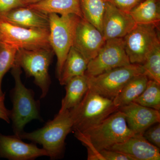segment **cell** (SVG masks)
Listing matches in <instances>:
<instances>
[{"mask_svg": "<svg viewBox=\"0 0 160 160\" xmlns=\"http://www.w3.org/2000/svg\"><path fill=\"white\" fill-rule=\"evenodd\" d=\"M0 19L28 29H49V14L28 6L12 9Z\"/></svg>", "mask_w": 160, "mask_h": 160, "instance_id": "cell-16", "label": "cell"}, {"mask_svg": "<svg viewBox=\"0 0 160 160\" xmlns=\"http://www.w3.org/2000/svg\"><path fill=\"white\" fill-rule=\"evenodd\" d=\"M133 102L141 106L160 111V83L149 79L146 89Z\"/></svg>", "mask_w": 160, "mask_h": 160, "instance_id": "cell-23", "label": "cell"}, {"mask_svg": "<svg viewBox=\"0 0 160 160\" xmlns=\"http://www.w3.org/2000/svg\"><path fill=\"white\" fill-rule=\"evenodd\" d=\"M130 64L123 38L112 39L106 41L98 54L89 61L85 75L96 76Z\"/></svg>", "mask_w": 160, "mask_h": 160, "instance_id": "cell-10", "label": "cell"}, {"mask_svg": "<svg viewBox=\"0 0 160 160\" xmlns=\"http://www.w3.org/2000/svg\"><path fill=\"white\" fill-rule=\"evenodd\" d=\"M28 6L47 14H74L83 18L80 0H40Z\"/></svg>", "mask_w": 160, "mask_h": 160, "instance_id": "cell-17", "label": "cell"}, {"mask_svg": "<svg viewBox=\"0 0 160 160\" xmlns=\"http://www.w3.org/2000/svg\"><path fill=\"white\" fill-rule=\"evenodd\" d=\"M74 132L83 144H90L98 152L124 142L134 134L127 126L125 114L118 109L96 126L83 132Z\"/></svg>", "mask_w": 160, "mask_h": 160, "instance_id": "cell-2", "label": "cell"}, {"mask_svg": "<svg viewBox=\"0 0 160 160\" xmlns=\"http://www.w3.org/2000/svg\"><path fill=\"white\" fill-rule=\"evenodd\" d=\"M72 109V130L83 132L102 122L118 108L114 105L113 100L89 88L80 104Z\"/></svg>", "mask_w": 160, "mask_h": 160, "instance_id": "cell-4", "label": "cell"}, {"mask_svg": "<svg viewBox=\"0 0 160 160\" xmlns=\"http://www.w3.org/2000/svg\"><path fill=\"white\" fill-rule=\"evenodd\" d=\"M102 33L84 18L78 23L73 46L88 61L96 57L106 42Z\"/></svg>", "mask_w": 160, "mask_h": 160, "instance_id": "cell-11", "label": "cell"}, {"mask_svg": "<svg viewBox=\"0 0 160 160\" xmlns=\"http://www.w3.org/2000/svg\"><path fill=\"white\" fill-rule=\"evenodd\" d=\"M49 45L57 59L56 73L59 78L66 57L73 46L76 29L80 19L74 14H49Z\"/></svg>", "mask_w": 160, "mask_h": 160, "instance_id": "cell-5", "label": "cell"}, {"mask_svg": "<svg viewBox=\"0 0 160 160\" xmlns=\"http://www.w3.org/2000/svg\"><path fill=\"white\" fill-rule=\"evenodd\" d=\"M33 1H36V2H38V1H40V0H33Z\"/></svg>", "mask_w": 160, "mask_h": 160, "instance_id": "cell-31", "label": "cell"}, {"mask_svg": "<svg viewBox=\"0 0 160 160\" xmlns=\"http://www.w3.org/2000/svg\"><path fill=\"white\" fill-rule=\"evenodd\" d=\"M35 2L33 0H0V18L12 9L28 6Z\"/></svg>", "mask_w": 160, "mask_h": 160, "instance_id": "cell-26", "label": "cell"}, {"mask_svg": "<svg viewBox=\"0 0 160 160\" xmlns=\"http://www.w3.org/2000/svg\"><path fill=\"white\" fill-rule=\"evenodd\" d=\"M49 34V29H28L0 19V42L18 49L51 48Z\"/></svg>", "mask_w": 160, "mask_h": 160, "instance_id": "cell-9", "label": "cell"}, {"mask_svg": "<svg viewBox=\"0 0 160 160\" xmlns=\"http://www.w3.org/2000/svg\"><path fill=\"white\" fill-rule=\"evenodd\" d=\"M5 94L0 97V119L8 123H10V111L6 108L5 105Z\"/></svg>", "mask_w": 160, "mask_h": 160, "instance_id": "cell-30", "label": "cell"}, {"mask_svg": "<svg viewBox=\"0 0 160 160\" xmlns=\"http://www.w3.org/2000/svg\"><path fill=\"white\" fill-rule=\"evenodd\" d=\"M54 52L51 48L20 49L16 55L15 64L22 68L28 77L34 78V82L42 91L41 98L48 94L51 84L49 66Z\"/></svg>", "mask_w": 160, "mask_h": 160, "instance_id": "cell-6", "label": "cell"}, {"mask_svg": "<svg viewBox=\"0 0 160 160\" xmlns=\"http://www.w3.org/2000/svg\"><path fill=\"white\" fill-rule=\"evenodd\" d=\"M73 109L58 112L53 119L42 128L30 132H23L18 136L22 139L29 140L42 146L51 159L62 157L67 135L72 130Z\"/></svg>", "mask_w": 160, "mask_h": 160, "instance_id": "cell-1", "label": "cell"}, {"mask_svg": "<svg viewBox=\"0 0 160 160\" xmlns=\"http://www.w3.org/2000/svg\"><path fill=\"white\" fill-rule=\"evenodd\" d=\"M99 152L103 160H134L128 155L111 149H103Z\"/></svg>", "mask_w": 160, "mask_h": 160, "instance_id": "cell-29", "label": "cell"}, {"mask_svg": "<svg viewBox=\"0 0 160 160\" xmlns=\"http://www.w3.org/2000/svg\"><path fill=\"white\" fill-rule=\"evenodd\" d=\"M109 149L128 155L134 160H160L159 148L148 142L143 134H134L124 142L116 144Z\"/></svg>", "mask_w": 160, "mask_h": 160, "instance_id": "cell-15", "label": "cell"}, {"mask_svg": "<svg viewBox=\"0 0 160 160\" xmlns=\"http://www.w3.org/2000/svg\"><path fill=\"white\" fill-rule=\"evenodd\" d=\"M88 63L82 55L72 46L66 57L58 78L60 84L62 86L66 85L72 78L84 75Z\"/></svg>", "mask_w": 160, "mask_h": 160, "instance_id": "cell-19", "label": "cell"}, {"mask_svg": "<svg viewBox=\"0 0 160 160\" xmlns=\"http://www.w3.org/2000/svg\"><path fill=\"white\" fill-rule=\"evenodd\" d=\"M142 66L149 79L160 83V43L148 53Z\"/></svg>", "mask_w": 160, "mask_h": 160, "instance_id": "cell-24", "label": "cell"}, {"mask_svg": "<svg viewBox=\"0 0 160 160\" xmlns=\"http://www.w3.org/2000/svg\"><path fill=\"white\" fill-rule=\"evenodd\" d=\"M106 2L105 0H80L83 18L95 26L102 33Z\"/></svg>", "mask_w": 160, "mask_h": 160, "instance_id": "cell-22", "label": "cell"}, {"mask_svg": "<svg viewBox=\"0 0 160 160\" xmlns=\"http://www.w3.org/2000/svg\"><path fill=\"white\" fill-rule=\"evenodd\" d=\"M15 135H5L0 133V158L11 160H33L48 156L47 152L34 144L24 142Z\"/></svg>", "mask_w": 160, "mask_h": 160, "instance_id": "cell-13", "label": "cell"}, {"mask_svg": "<svg viewBox=\"0 0 160 160\" xmlns=\"http://www.w3.org/2000/svg\"><path fill=\"white\" fill-rule=\"evenodd\" d=\"M159 26L138 24L123 38L125 50L131 64L142 65L148 53L160 43Z\"/></svg>", "mask_w": 160, "mask_h": 160, "instance_id": "cell-8", "label": "cell"}, {"mask_svg": "<svg viewBox=\"0 0 160 160\" xmlns=\"http://www.w3.org/2000/svg\"><path fill=\"white\" fill-rule=\"evenodd\" d=\"M148 142L158 148H160V124L156 123L148 128L143 134Z\"/></svg>", "mask_w": 160, "mask_h": 160, "instance_id": "cell-27", "label": "cell"}, {"mask_svg": "<svg viewBox=\"0 0 160 160\" xmlns=\"http://www.w3.org/2000/svg\"><path fill=\"white\" fill-rule=\"evenodd\" d=\"M15 86L10 91L12 109L10 111V119L12 122L14 135L18 137L23 132L25 126L32 120H42L40 115V103L34 98L33 90L28 89L22 82V69L14 64L11 68Z\"/></svg>", "mask_w": 160, "mask_h": 160, "instance_id": "cell-3", "label": "cell"}, {"mask_svg": "<svg viewBox=\"0 0 160 160\" xmlns=\"http://www.w3.org/2000/svg\"><path fill=\"white\" fill-rule=\"evenodd\" d=\"M129 13L136 24L160 26V0H144Z\"/></svg>", "mask_w": 160, "mask_h": 160, "instance_id": "cell-21", "label": "cell"}, {"mask_svg": "<svg viewBox=\"0 0 160 160\" xmlns=\"http://www.w3.org/2000/svg\"><path fill=\"white\" fill-rule=\"evenodd\" d=\"M118 110L125 114L127 126L134 134H143L149 127L160 122V111L133 102Z\"/></svg>", "mask_w": 160, "mask_h": 160, "instance_id": "cell-14", "label": "cell"}, {"mask_svg": "<svg viewBox=\"0 0 160 160\" xmlns=\"http://www.w3.org/2000/svg\"><path fill=\"white\" fill-rule=\"evenodd\" d=\"M142 74H145L142 65L130 64L96 76H87V82L89 89L113 100L129 80Z\"/></svg>", "mask_w": 160, "mask_h": 160, "instance_id": "cell-7", "label": "cell"}, {"mask_svg": "<svg viewBox=\"0 0 160 160\" xmlns=\"http://www.w3.org/2000/svg\"><path fill=\"white\" fill-rule=\"evenodd\" d=\"M136 25L129 13L106 2L102 24V34L106 41L125 37Z\"/></svg>", "mask_w": 160, "mask_h": 160, "instance_id": "cell-12", "label": "cell"}, {"mask_svg": "<svg viewBox=\"0 0 160 160\" xmlns=\"http://www.w3.org/2000/svg\"><path fill=\"white\" fill-rule=\"evenodd\" d=\"M65 86L66 94L62 100L59 112L70 110L77 106L89 89L87 76L85 75L72 78Z\"/></svg>", "mask_w": 160, "mask_h": 160, "instance_id": "cell-18", "label": "cell"}, {"mask_svg": "<svg viewBox=\"0 0 160 160\" xmlns=\"http://www.w3.org/2000/svg\"><path fill=\"white\" fill-rule=\"evenodd\" d=\"M149 78L145 74L136 76L129 80L113 100L118 108L132 102L146 89Z\"/></svg>", "mask_w": 160, "mask_h": 160, "instance_id": "cell-20", "label": "cell"}, {"mask_svg": "<svg viewBox=\"0 0 160 160\" xmlns=\"http://www.w3.org/2000/svg\"><path fill=\"white\" fill-rule=\"evenodd\" d=\"M118 8L129 13L144 0H105Z\"/></svg>", "mask_w": 160, "mask_h": 160, "instance_id": "cell-28", "label": "cell"}, {"mask_svg": "<svg viewBox=\"0 0 160 160\" xmlns=\"http://www.w3.org/2000/svg\"><path fill=\"white\" fill-rule=\"evenodd\" d=\"M18 50L13 46L0 42V97L5 95L2 89L3 78L14 65Z\"/></svg>", "mask_w": 160, "mask_h": 160, "instance_id": "cell-25", "label": "cell"}]
</instances>
